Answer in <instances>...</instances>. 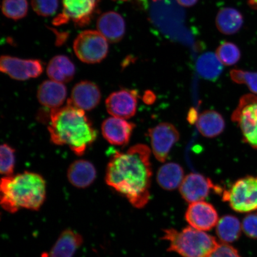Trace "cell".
<instances>
[{
    "label": "cell",
    "instance_id": "23",
    "mask_svg": "<svg viewBox=\"0 0 257 257\" xmlns=\"http://www.w3.org/2000/svg\"><path fill=\"white\" fill-rule=\"evenodd\" d=\"M223 64L216 54L207 52L198 58L196 69L202 78L215 81L223 72Z\"/></svg>",
    "mask_w": 257,
    "mask_h": 257
},
{
    "label": "cell",
    "instance_id": "32",
    "mask_svg": "<svg viewBox=\"0 0 257 257\" xmlns=\"http://www.w3.org/2000/svg\"><path fill=\"white\" fill-rule=\"evenodd\" d=\"M207 257H241L237 250L229 243H218Z\"/></svg>",
    "mask_w": 257,
    "mask_h": 257
},
{
    "label": "cell",
    "instance_id": "1",
    "mask_svg": "<svg viewBox=\"0 0 257 257\" xmlns=\"http://www.w3.org/2000/svg\"><path fill=\"white\" fill-rule=\"evenodd\" d=\"M151 150L137 144L125 152H115L108 163L105 181L134 207L142 208L150 198L152 169Z\"/></svg>",
    "mask_w": 257,
    "mask_h": 257
},
{
    "label": "cell",
    "instance_id": "3",
    "mask_svg": "<svg viewBox=\"0 0 257 257\" xmlns=\"http://www.w3.org/2000/svg\"><path fill=\"white\" fill-rule=\"evenodd\" d=\"M0 190L2 206L11 213L21 208L38 210L46 200V181L35 173L3 177Z\"/></svg>",
    "mask_w": 257,
    "mask_h": 257
},
{
    "label": "cell",
    "instance_id": "19",
    "mask_svg": "<svg viewBox=\"0 0 257 257\" xmlns=\"http://www.w3.org/2000/svg\"><path fill=\"white\" fill-rule=\"evenodd\" d=\"M82 243L83 237L79 233L64 230L51 248L49 257H73Z\"/></svg>",
    "mask_w": 257,
    "mask_h": 257
},
{
    "label": "cell",
    "instance_id": "18",
    "mask_svg": "<svg viewBox=\"0 0 257 257\" xmlns=\"http://www.w3.org/2000/svg\"><path fill=\"white\" fill-rule=\"evenodd\" d=\"M96 177L94 165L87 160L75 161L67 170V178L73 186L78 188H86L92 185Z\"/></svg>",
    "mask_w": 257,
    "mask_h": 257
},
{
    "label": "cell",
    "instance_id": "17",
    "mask_svg": "<svg viewBox=\"0 0 257 257\" xmlns=\"http://www.w3.org/2000/svg\"><path fill=\"white\" fill-rule=\"evenodd\" d=\"M67 89L64 83L46 80L38 89L37 97L41 105L51 110L62 107L66 98Z\"/></svg>",
    "mask_w": 257,
    "mask_h": 257
},
{
    "label": "cell",
    "instance_id": "20",
    "mask_svg": "<svg viewBox=\"0 0 257 257\" xmlns=\"http://www.w3.org/2000/svg\"><path fill=\"white\" fill-rule=\"evenodd\" d=\"M75 72V66L72 61L64 55L54 57L47 67V74L50 79L62 83L72 80Z\"/></svg>",
    "mask_w": 257,
    "mask_h": 257
},
{
    "label": "cell",
    "instance_id": "31",
    "mask_svg": "<svg viewBox=\"0 0 257 257\" xmlns=\"http://www.w3.org/2000/svg\"><path fill=\"white\" fill-rule=\"evenodd\" d=\"M242 230L249 238L257 239V213H250L244 217Z\"/></svg>",
    "mask_w": 257,
    "mask_h": 257
},
{
    "label": "cell",
    "instance_id": "5",
    "mask_svg": "<svg viewBox=\"0 0 257 257\" xmlns=\"http://www.w3.org/2000/svg\"><path fill=\"white\" fill-rule=\"evenodd\" d=\"M223 199L237 213H250L257 210V175L237 180L228 190L223 191Z\"/></svg>",
    "mask_w": 257,
    "mask_h": 257
},
{
    "label": "cell",
    "instance_id": "36",
    "mask_svg": "<svg viewBox=\"0 0 257 257\" xmlns=\"http://www.w3.org/2000/svg\"><path fill=\"white\" fill-rule=\"evenodd\" d=\"M114 1L125 2V1H127V0H114Z\"/></svg>",
    "mask_w": 257,
    "mask_h": 257
},
{
    "label": "cell",
    "instance_id": "28",
    "mask_svg": "<svg viewBox=\"0 0 257 257\" xmlns=\"http://www.w3.org/2000/svg\"><path fill=\"white\" fill-rule=\"evenodd\" d=\"M0 152V172L5 176L13 175L15 164V150L8 144H4L2 145Z\"/></svg>",
    "mask_w": 257,
    "mask_h": 257
},
{
    "label": "cell",
    "instance_id": "26",
    "mask_svg": "<svg viewBox=\"0 0 257 257\" xmlns=\"http://www.w3.org/2000/svg\"><path fill=\"white\" fill-rule=\"evenodd\" d=\"M2 11L6 18L21 20L28 14V0H3Z\"/></svg>",
    "mask_w": 257,
    "mask_h": 257
},
{
    "label": "cell",
    "instance_id": "11",
    "mask_svg": "<svg viewBox=\"0 0 257 257\" xmlns=\"http://www.w3.org/2000/svg\"><path fill=\"white\" fill-rule=\"evenodd\" d=\"M138 96L136 90L124 89L112 92L106 99V108L112 117L127 119L136 113Z\"/></svg>",
    "mask_w": 257,
    "mask_h": 257
},
{
    "label": "cell",
    "instance_id": "6",
    "mask_svg": "<svg viewBox=\"0 0 257 257\" xmlns=\"http://www.w3.org/2000/svg\"><path fill=\"white\" fill-rule=\"evenodd\" d=\"M73 50L81 62L95 64L102 62L108 53V42L98 31L80 32L73 43Z\"/></svg>",
    "mask_w": 257,
    "mask_h": 257
},
{
    "label": "cell",
    "instance_id": "21",
    "mask_svg": "<svg viewBox=\"0 0 257 257\" xmlns=\"http://www.w3.org/2000/svg\"><path fill=\"white\" fill-rule=\"evenodd\" d=\"M196 126L202 136L216 137L223 133L225 122L222 115L214 110H206L198 115Z\"/></svg>",
    "mask_w": 257,
    "mask_h": 257
},
{
    "label": "cell",
    "instance_id": "10",
    "mask_svg": "<svg viewBox=\"0 0 257 257\" xmlns=\"http://www.w3.org/2000/svg\"><path fill=\"white\" fill-rule=\"evenodd\" d=\"M212 189L217 192L222 191L215 186L209 178L198 173H191L188 175L179 186V191L184 200L189 202L201 201L206 198Z\"/></svg>",
    "mask_w": 257,
    "mask_h": 257
},
{
    "label": "cell",
    "instance_id": "30",
    "mask_svg": "<svg viewBox=\"0 0 257 257\" xmlns=\"http://www.w3.org/2000/svg\"><path fill=\"white\" fill-rule=\"evenodd\" d=\"M31 6L38 15L49 17L56 14L59 0H31Z\"/></svg>",
    "mask_w": 257,
    "mask_h": 257
},
{
    "label": "cell",
    "instance_id": "12",
    "mask_svg": "<svg viewBox=\"0 0 257 257\" xmlns=\"http://www.w3.org/2000/svg\"><path fill=\"white\" fill-rule=\"evenodd\" d=\"M185 218L190 226L204 232L216 226L218 221L216 208L204 201L190 204L186 211Z\"/></svg>",
    "mask_w": 257,
    "mask_h": 257
},
{
    "label": "cell",
    "instance_id": "7",
    "mask_svg": "<svg viewBox=\"0 0 257 257\" xmlns=\"http://www.w3.org/2000/svg\"><path fill=\"white\" fill-rule=\"evenodd\" d=\"M232 120L239 126L244 142L257 149V95L242 96L233 111Z\"/></svg>",
    "mask_w": 257,
    "mask_h": 257
},
{
    "label": "cell",
    "instance_id": "35",
    "mask_svg": "<svg viewBox=\"0 0 257 257\" xmlns=\"http://www.w3.org/2000/svg\"><path fill=\"white\" fill-rule=\"evenodd\" d=\"M248 4L252 8L257 9V0H249Z\"/></svg>",
    "mask_w": 257,
    "mask_h": 257
},
{
    "label": "cell",
    "instance_id": "15",
    "mask_svg": "<svg viewBox=\"0 0 257 257\" xmlns=\"http://www.w3.org/2000/svg\"><path fill=\"white\" fill-rule=\"evenodd\" d=\"M136 125L123 118L111 117L102 124V134L109 143L114 146H126L130 140Z\"/></svg>",
    "mask_w": 257,
    "mask_h": 257
},
{
    "label": "cell",
    "instance_id": "2",
    "mask_svg": "<svg viewBox=\"0 0 257 257\" xmlns=\"http://www.w3.org/2000/svg\"><path fill=\"white\" fill-rule=\"evenodd\" d=\"M48 130L51 142L57 146H69L79 156L97 137V132L85 111L69 102L64 107L51 110Z\"/></svg>",
    "mask_w": 257,
    "mask_h": 257
},
{
    "label": "cell",
    "instance_id": "29",
    "mask_svg": "<svg viewBox=\"0 0 257 257\" xmlns=\"http://www.w3.org/2000/svg\"><path fill=\"white\" fill-rule=\"evenodd\" d=\"M233 81L239 84H245L254 94H257V72L233 69L230 73Z\"/></svg>",
    "mask_w": 257,
    "mask_h": 257
},
{
    "label": "cell",
    "instance_id": "27",
    "mask_svg": "<svg viewBox=\"0 0 257 257\" xmlns=\"http://www.w3.org/2000/svg\"><path fill=\"white\" fill-rule=\"evenodd\" d=\"M216 54L221 62L226 66H232L238 62L240 51L235 44L224 42L218 47Z\"/></svg>",
    "mask_w": 257,
    "mask_h": 257
},
{
    "label": "cell",
    "instance_id": "13",
    "mask_svg": "<svg viewBox=\"0 0 257 257\" xmlns=\"http://www.w3.org/2000/svg\"><path fill=\"white\" fill-rule=\"evenodd\" d=\"M99 0H62V14L79 27L91 22Z\"/></svg>",
    "mask_w": 257,
    "mask_h": 257
},
{
    "label": "cell",
    "instance_id": "8",
    "mask_svg": "<svg viewBox=\"0 0 257 257\" xmlns=\"http://www.w3.org/2000/svg\"><path fill=\"white\" fill-rule=\"evenodd\" d=\"M0 70L12 79L24 81L40 76L43 72V66L39 60L5 55L0 59Z\"/></svg>",
    "mask_w": 257,
    "mask_h": 257
},
{
    "label": "cell",
    "instance_id": "4",
    "mask_svg": "<svg viewBox=\"0 0 257 257\" xmlns=\"http://www.w3.org/2000/svg\"><path fill=\"white\" fill-rule=\"evenodd\" d=\"M163 239L169 242L168 251L183 257H207L218 243L214 237L191 226L165 230Z\"/></svg>",
    "mask_w": 257,
    "mask_h": 257
},
{
    "label": "cell",
    "instance_id": "9",
    "mask_svg": "<svg viewBox=\"0 0 257 257\" xmlns=\"http://www.w3.org/2000/svg\"><path fill=\"white\" fill-rule=\"evenodd\" d=\"M153 153L156 159L160 162H165L170 150L179 140V133L174 125L162 123L150 128Z\"/></svg>",
    "mask_w": 257,
    "mask_h": 257
},
{
    "label": "cell",
    "instance_id": "24",
    "mask_svg": "<svg viewBox=\"0 0 257 257\" xmlns=\"http://www.w3.org/2000/svg\"><path fill=\"white\" fill-rule=\"evenodd\" d=\"M242 15L233 8H224L218 13L216 19L217 28L221 33L233 35L240 30L243 25Z\"/></svg>",
    "mask_w": 257,
    "mask_h": 257
},
{
    "label": "cell",
    "instance_id": "33",
    "mask_svg": "<svg viewBox=\"0 0 257 257\" xmlns=\"http://www.w3.org/2000/svg\"><path fill=\"white\" fill-rule=\"evenodd\" d=\"M198 117V116L197 111H196L194 109H191V110L189 111L188 117V120L189 121V123L191 124L196 123L197 121Z\"/></svg>",
    "mask_w": 257,
    "mask_h": 257
},
{
    "label": "cell",
    "instance_id": "16",
    "mask_svg": "<svg viewBox=\"0 0 257 257\" xmlns=\"http://www.w3.org/2000/svg\"><path fill=\"white\" fill-rule=\"evenodd\" d=\"M96 28L108 43H117L124 37L126 24L120 14L110 11L99 16L96 22Z\"/></svg>",
    "mask_w": 257,
    "mask_h": 257
},
{
    "label": "cell",
    "instance_id": "22",
    "mask_svg": "<svg viewBox=\"0 0 257 257\" xmlns=\"http://www.w3.org/2000/svg\"><path fill=\"white\" fill-rule=\"evenodd\" d=\"M184 171L175 163H168L161 167L157 175V181L163 189L175 190L181 186L184 179Z\"/></svg>",
    "mask_w": 257,
    "mask_h": 257
},
{
    "label": "cell",
    "instance_id": "14",
    "mask_svg": "<svg viewBox=\"0 0 257 257\" xmlns=\"http://www.w3.org/2000/svg\"><path fill=\"white\" fill-rule=\"evenodd\" d=\"M101 98V91L98 86L94 82L85 80L74 86L71 96L67 102L85 111L95 108L100 102Z\"/></svg>",
    "mask_w": 257,
    "mask_h": 257
},
{
    "label": "cell",
    "instance_id": "37",
    "mask_svg": "<svg viewBox=\"0 0 257 257\" xmlns=\"http://www.w3.org/2000/svg\"><path fill=\"white\" fill-rule=\"evenodd\" d=\"M154 2L160 1V0H153Z\"/></svg>",
    "mask_w": 257,
    "mask_h": 257
},
{
    "label": "cell",
    "instance_id": "34",
    "mask_svg": "<svg viewBox=\"0 0 257 257\" xmlns=\"http://www.w3.org/2000/svg\"><path fill=\"white\" fill-rule=\"evenodd\" d=\"M198 0H177L180 5L184 7L190 8L195 5Z\"/></svg>",
    "mask_w": 257,
    "mask_h": 257
},
{
    "label": "cell",
    "instance_id": "25",
    "mask_svg": "<svg viewBox=\"0 0 257 257\" xmlns=\"http://www.w3.org/2000/svg\"><path fill=\"white\" fill-rule=\"evenodd\" d=\"M242 230V224L239 220L232 215L221 217L216 225V233L222 243L235 242L239 238Z\"/></svg>",
    "mask_w": 257,
    "mask_h": 257
}]
</instances>
